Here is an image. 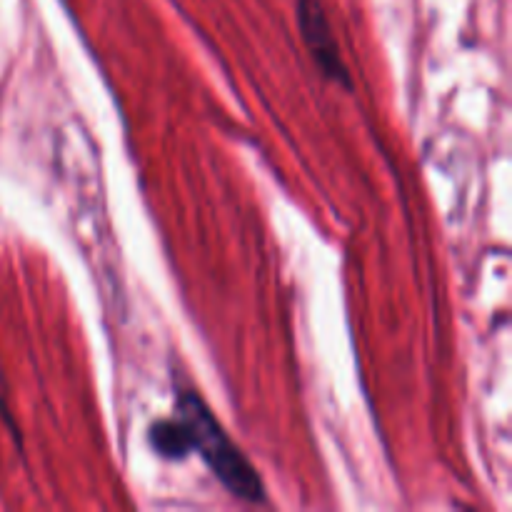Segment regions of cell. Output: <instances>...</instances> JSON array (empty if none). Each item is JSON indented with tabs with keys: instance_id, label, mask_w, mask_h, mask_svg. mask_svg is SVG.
<instances>
[{
	"instance_id": "1",
	"label": "cell",
	"mask_w": 512,
	"mask_h": 512,
	"mask_svg": "<svg viewBox=\"0 0 512 512\" xmlns=\"http://www.w3.org/2000/svg\"><path fill=\"white\" fill-rule=\"evenodd\" d=\"M175 410L188 428L190 448L203 458V463L220 480V485L245 503H265L268 495H265V485L258 470L233 443V438L225 433L205 400L193 388H178Z\"/></svg>"
},
{
	"instance_id": "2",
	"label": "cell",
	"mask_w": 512,
	"mask_h": 512,
	"mask_svg": "<svg viewBox=\"0 0 512 512\" xmlns=\"http://www.w3.org/2000/svg\"><path fill=\"white\" fill-rule=\"evenodd\" d=\"M298 25L303 43L308 45L310 58L320 68V73L333 83H340L343 88H353L348 65L340 55L338 40H335L333 28H330L328 13H325L320 0H298Z\"/></svg>"
},
{
	"instance_id": "3",
	"label": "cell",
	"mask_w": 512,
	"mask_h": 512,
	"mask_svg": "<svg viewBox=\"0 0 512 512\" xmlns=\"http://www.w3.org/2000/svg\"><path fill=\"white\" fill-rule=\"evenodd\" d=\"M150 445L155 448V453L163 455L168 460H185L193 448H190V435L188 428L180 418H163L155 420L150 425Z\"/></svg>"
}]
</instances>
